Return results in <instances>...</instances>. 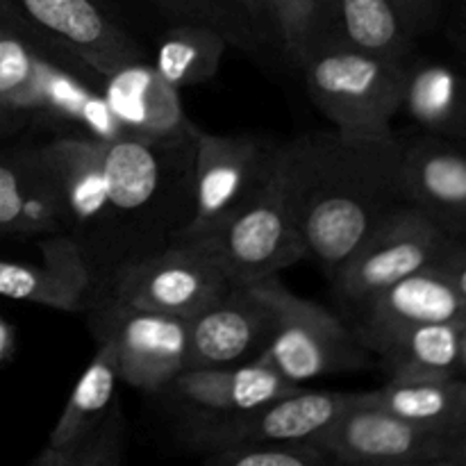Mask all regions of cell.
I'll return each mask as SVG.
<instances>
[{
	"mask_svg": "<svg viewBox=\"0 0 466 466\" xmlns=\"http://www.w3.org/2000/svg\"><path fill=\"white\" fill-rule=\"evenodd\" d=\"M291 217L308 258L328 278L399 198L400 139L317 132L278 146Z\"/></svg>",
	"mask_w": 466,
	"mask_h": 466,
	"instance_id": "cell-1",
	"label": "cell"
},
{
	"mask_svg": "<svg viewBox=\"0 0 466 466\" xmlns=\"http://www.w3.org/2000/svg\"><path fill=\"white\" fill-rule=\"evenodd\" d=\"M408 62V59H405ZM344 46H314L300 59L305 86L332 130L362 141L396 139L403 64Z\"/></svg>",
	"mask_w": 466,
	"mask_h": 466,
	"instance_id": "cell-2",
	"label": "cell"
},
{
	"mask_svg": "<svg viewBox=\"0 0 466 466\" xmlns=\"http://www.w3.org/2000/svg\"><path fill=\"white\" fill-rule=\"evenodd\" d=\"M253 285L271 309V332L259 362L271 364L296 385L369 367L371 353L335 314L296 296L278 276L262 278Z\"/></svg>",
	"mask_w": 466,
	"mask_h": 466,
	"instance_id": "cell-3",
	"label": "cell"
},
{
	"mask_svg": "<svg viewBox=\"0 0 466 466\" xmlns=\"http://www.w3.org/2000/svg\"><path fill=\"white\" fill-rule=\"evenodd\" d=\"M107 196L112 205L116 237L126 230H173L177 223V159L194 146V139L144 141L123 137L98 141Z\"/></svg>",
	"mask_w": 466,
	"mask_h": 466,
	"instance_id": "cell-4",
	"label": "cell"
},
{
	"mask_svg": "<svg viewBox=\"0 0 466 466\" xmlns=\"http://www.w3.org/2000/svg\"><path fill=\"white\" fill-rule=\"evenodd\" d=\"M200 244L212 250L232 285L278 276L308 258L287 200L280 157L267 185Z\"/></svg>",
	"mask_w": 466,
	"mask_h": 466,
	"instance_id": "cell-5",
	"label": "cell"
},
{
	"mask_svg": "<svg viewBox=\"0 0 466 466\" xmlns=\"http://www.w3.org/2000/svg\"><path fill=\"white\" fill-rule=\"evenodd\" d=\"M230 285L208 246L200 241H171L118 262L109 273L105 294L150 312L189 319Z\"/></svg>",
	"mask_w": 466,
	"mask_h": 466,
	"instance_id": "cell-6",
	"label": "cell"
},
{
	"mask_svg": "<svg viewBox=\"0 0 466 466\" xmlns=\"http://www.w3.org/2000/svg\"><path fill=\"white\" fill-rule=\"evenodd\" d=\"M451 237L412 205H391L332 273V287L346 305L360 308L400 278L435 264Z\"/></svg>",
	"mask_w": 466,
	"mask_h": 466,
	"instance_id": "cell-7",
	"label": "cell"
},
{
	"mask_svg": "<svg viewBox=\"0 0 466 466\" xmlns=\"http://www.w3.org/2000/svg\"><path fill=\"white\" fill-rule=\"evenodd\" d=\"M278 146L250 135H212L196 127L194 205L173 241H200L253 198L276 168Z\"/></svg>",
	"mask_w": 466,
	"mask_h": 466,
	"instance_id": "cell-8",
	"label": "cell"
},
{
	"mask_svg": "<svg viewBox=\"0 0 466 466\" xmlns=\"http://www.w3.org/2000/svg\"><path fill=\"white\" fill-rule=\"evenodd\" d=\"M86 309L96 339L112 349L118 380L157 394L185 371V317L135 308L109 294Z\"/></svg>",
	"mask_w": 466,
	"mask_h": 466,
	"instance_id": "cell-9",
	"label": "cell"
},
{
	"mask_svg": "<svg viewBox=\"0 0 466 466\" xmlns=\"http://www.w3.org/2000/svg\"><path fill=\"white\" fill-rule=\"evenodd\" d=\"M449 437L412 426L385 410L350 405L312 440L332 464L441 466Z\"/></svg>",
	"mask_w": 466,
	"mask_h": 466,
	"instance_id": "cell-10",
	"label": "cell"
},
{
	"mask_svg": "<svg viewBox=\"0 0 466 466\" xmlns=\"http://www.w3.org/2000/svg\"><path fill=\"white\" fill-rule=\"evenodd\" d=\"M41 44L59 50L91 76H109L141 57L139 46L96 0H12Z\"/></svg>",
	"mask_w": 466,
	"mask_h": 466,
	"instance_id": "cell-11",
	"label": "cell"
},
{
	"mask_svg": "<svg viewBox=\"0 0 466 466\" xmlns=\"http://www.w3.org/2000/svg\"><path fill=\"white\" fill-rule=\"evenodd\" d=\"M353 394L299 390L239 414H205L189 437L196 449L217 451L244 441H312L350 405Z\"/></svg>",
	"mask_w": 466,
	"mask_h": 466,
	"instance_id": "cell-12",
	"label": "cell"
},
{
	"mask_svg": "<svg viewBox=\"0 0 466 466\" xmlns=\"http://www.w3.org/2000/svg\"><path fill=\"white\" fill-rule=\"evenodd\" d=\"M66 214V235L80 244L89 259V248L105 239V248L116 237L112 205L107 196L100 144L85 137L57 135L36 146Z\"/></svg>",
	"mask_w": 466,
	"mask_h": 466,
	"instance_id": "cell-13",
	"label": "cell"
},
{
	"mask_svg": "<svg viewBox=\"0 0 466 466\" xmlns=\"http://www.w3.org/2000/svg\"><path fill=\"white\" fill-rule=\"evenodd\" d=\"M271 332V309L250 285H230L208 308L187 319L185 369L253 362Z\"/></svg>",
	"mask_w": 466,
	"mask_h": 466,
	"instance_id": "cell-14",
	"label": "cell"
},
{
	"mask_svg": "<svg viewBox=\"0 0 466 466\" xmlns=\"http://www.w3.org/2000/svg\"><path fill=\"white\" fill-rule=\"evenodd\" d=\"M399 198L449 235H466V144L426 135L400 141Z\"/></svg>",
	"mask_w": 466,
	"mask_h": 466,
	"instance_id": "cell-15",
	"label": "cell"
},
{
	"mask_svg": "<svg viewBox=\"0 0 466 466\" xmlns=\"http://www.w3.org/2000/svg\"><path fill=\"white\" fill-rule=\"evenodd\" d=\"M355 309L358 321L353 332L371 355L382 341L408 328L466 321L464 296L432 264L400 278Z\"/></svg>",
	"mask_w": 466,
	"mask_h": 466,
	"instance_id": "cell-16",
	"label": "cell"
},
{
	"mask_svg": "<svg viewBox=\"0 0 466 466\" xmlns=\"http://www.w3.org/2000/svg\"><path fill=\"white\" fill-rule=\"evenodd\" d=\"M100 91L126 137L144 141L194 139L196 126L187 118L180 89L168 85L153 64L137 59L100 77Z\"/></svg>",
	"mask_w": 466,
	"mask_h": 466,
	"instance_id": "cell-17",
	"label": "cell"
},
{
	"mask_svg": "<svg viewBox=\"0 0 466 466\" xmlns=\"http://www.w3.org/2000/svg\"><path fill=\"white\" fill-rule=\"evenodd\" d=\"M39 246V264L0 259V296L62 312L86 309L94 289V268L80 244L59 232L44 237Z\"/></svg>",
	"mask_w": 466,
	"mask_h": 466,
	"instance_id": "cell-18",
	"label": "cell"
},
{
	"mask_svg": "<svg viewBox=\"0 0 466 466\" xmlns=\"http://www.w3.org/2000/svg\"><path fill=\"white\" fill-rule=\"evenodd\" d=\"M66 214L39 148L0 146V241L66 235Z\"/></svg>",
	"mask_w": 466,
	"mask_h": 466,
	"instance_id": "cell-19",
	"label": "cell"
},
{
	"mask_svg": "<svg viewBox=\"0 0 466 466\" xmlns=\"http://www.w3.org/2000/svg\"><path fill=\"white\" fill-rule=\"evenodd\" d=\"M417 44V35L410 30L394 0H319L308 50L314 46H344L391 62H405Z\"/></svg>",
	"mask_w": 466,
	"mask_h": 466,
	"instance_id": "cell-20",
	"label": "cell"
},
{
	"mask_svg": "<svg viewBox=\"0 0 466 466\" xmlns=\"http://www.w3.org/2000/svg\"><path fill=\"white\" fill-rule=\"evenodd\" d=\"M173 399L203 414H239L294 394L300 385L287 380L259 360L228 367L185 369L171 385Z\"/></svg>",
	"mask_w": 466,
	"mask_h": 466,
	"instance_id": "cell-21",
	"label": "cell"
},
{
	"mask_svg": "<svg viewBox=\"0 0 466 466\" xmlns=\"http://www.w3.org/2000/svg\"><path fill=\"white\" fill-rule=\"evenodd\" d=\"M400 112L421 132L466 144V66L414 50L403 64Z\"/></svg>",
	"mask_w": 466,
	"mask_h": 466,
	"instance_id": "cell-22",
	"label": "cell"
},
{
	"mask_svg": "<svg viewBox=\"0 0 466 466\" xmlns=\"http://www.w3.org/2000/svg\"><path fill=\"white\" fill-rule=\"evenodd\" d=\"M39 121L62 127L68 137L94 141L123 139L126 130L109 109L103 91L85 80L80 68L62 66L57 57L44 59V91H41Z\"/></svg>",
	"mask_w": 466,
	"mask_h": 466,
	"instance_id": "cell-23",
	"label": "cell"
},
{
	"mask_svg": "<svg viewBox=\"0 0 466 466\" xmlns=\"http://www.w3.org/2000/svg\"><path fill=\"white\" fill-rule=\"evenodd\" d=\"M358 405L385 410L412 426L451 437L466 421V380L431 378V380H387L373 391L353 394Z\"/></svg>",
	"mask_w": 466,
	"mask_h": 466,
	"instance_id": "cell-24",
	"label": "cell"
},
{
	"mask_svg": "<svg viewBox=\"0 0 466 466\" xmlns=\"http://www.w3.org/2000/svg\"><path fill=\"white\" fill-rule=\"evenodd\" d=\"M464 323H423L408 328L376 349L387 380H431L462 376Z\"/></svg>",
	"mask_w": 466,
	"mask_h": 466,
	"instance_id": "cell-25",
	"label": "cell"
},
{
	"mask_svg": "<svg viewBox=\"0 0 466 466\" xmlns=\"http://www.w3.org/2000/svg\"><path fill=\"white\" fill-rule=\"evenodd\" d=\"M46 53L27 23L0 27V109L23 126L39 121Z\"/></svg>",
	"mask_w": 466,
	"mask_h": 466,
	"instance_id": "cell-26",
	"label": "cell"
},
{
	"mask_svg": "<svg viewBox=\"0 0 466 466\" xmlns=\"http://www.w3.org/2000/svg\"><path fill=\"white\" fill-rule=\"evenodd\" d=\"M116 382L118 373L112 349L98 341L94 360L73 387L46 449H66L98 428L116 403Z\"/></svg>",
	"mask_w": 466,
	"mask_h": 466,
	"instance_id": "cell-27",
	"label": "cell"
},
{
	"mask_svg": "<svg viewBox=\"0 0 466 466\" xmlns=\"http://www.w3.org/2000/svg\"><path fill=\"white\" fill-rule=\"evenodd\" d=\"M228 46L214 27L182 21L164 32L153 66L176 89L205 85L218 73Z\"/></svg>",
	"mask_w": 466,
	"mask_h": 466,
	"instance_id": "cell-28",
	"label": "cell"
},
{
	"mask_svg": "<svg viewBox=\"0 0 466 466\" xmlns=\"http://www.w3.org/2000/svg\"><path fill=\"white\" fill-rule=\"evenodd\" d=\"M126 423L118 403L109 410L98 428L66 449H46L32 460V466H121L126 451Z\"/></svg>",
	"mask_w": 466,
	"mask_h": 466,
	"instance_id": "cell-29",
	"label": "cell"
},
{
	"mask_svg": "<svg viewBox=\"0 0 466 466\" xmlns=\"http://www.w3.org/2000/svg\"><path fill=\"white\" fill-rule=\"evenodd\" d=\"M209 466H323L330 455L312 441H244L209 451Z\"/></svg>",
	"mask_w": 466,
	"mask_h": 466,
	"instance_id": "cell-30",
	"label": "cell"
},
{
	"mask_svg": "<svg viewBox=\"0 0 466 466\" xmlns=\"http://www.w3.org/2000/svg\"><path fill=\"white\" fill-rule=\"evenodd\" d=\"M164 9L177 14L187 23H203L214 27L228 39V44H237L239 48H255V21L237 0H157Z\"/></svg>",
	"mask_w": 466,
	"mask_h": 466,
	"instance_id": "cell-31",
	"label": "cell"
},
{
	"mask_svg": "<svg viewBox=\"0 0 466 466\" xmlns=\"http://www.w3.org/2000/svg\"><path fill=\"white\" fill-rule=\"evenodd\" d=\"M267 21L273 23L287 55L300 62L314 30L319 0H264Z\"/></svg>",
	"mask_w": 466,
	"mask_h": 466,
	"instance_id": "cell-32",
	"label": "cell"
},
{
	"mask_svg": "<svg viewBox=\"0 0 466 466\" xmlns=\"http://www.w3.org/2000/svg\"><path fill=\"white\" fill-rule=\"evenodd\" d=\"M410 30L421 39L444 23L453 0H394Z\"/></svg>",
	"mask_w": 466,
	"mask_h": 466,
	"instance_id": "cell-33",
	"label": "cell"
},
{
	"mask_svg": "<svg viewBox=\"0 0 466 466\" xmlns=\"http://www.w3.org/2000/svg\"><path fill=\"white\" fill-rule=\"evenodd\" d=\"M432 267L440 268V271L449 278L451 285H453L466 300V235L451 237L444 253L435 259Z\"/></svg>",
	"mask_w": 466,
	"mask_h": 466,
	"instance_id": "cell-34",
	"label": "cell"
},
{
	"mask_svg": "<svg viewBox=\"0 0 466 466\" xmlns=\"http://www.w3.org/2000/svg\"><path fill=\"white\" fill-rule=\"evenodd\" d=\"M444 21H449V36L458 59L466 66V0H453Z\"/></svg>",
	"mask_w": 466,
	"mask_h": 466,
	"instance_id": "cell-35",
	"label": "cell"
},
{
	"mask_svg": "<svg viewBox=\"0 0 466 466\" xmlns=\"http://www.w3.org/2000/svg\"><path fill=\"white\" fill-rule=\"evenodd\" d=\"M441 466H466V421L446 441Z\"/></svg>",
	"mask_w": 466,
	"mask_h": 466,
	"instance_id": "cell-36",
	"label": "cell"
},
{
	"mask_svg": "<svg viewBox=\"0 0 466 466\" xmlns=\"http://www.w3.org/2000/svg\"><path fill=\"white\" fill-rule=\"evenodd\" d=\"M14 350V330L3 317H0V364L9 360Z\"/></svg>",
	"mask_w": 466,
	"mask_h": 466,
	"instance_id": "cell-37",
	"label": "cell"
},
{
	"mask_svg": "<svg viewBox=\"0 0 466 466\" xmlns=\"http://www.w3.org/2000/svg\"><path fill=\"white\" fill-rule=\"evenodd\" d=\"M23 16L14 7L12 0H0V27L5 25H23Z\"/></svg>",
	"mask_w": 466,
	"mask_h": 466,
	"instance_id": "cell-38",
	"label": "cell"
},
{
	"mask_svg": "<svg viewBox=\"0 0 466 466\" xmlns=\"http://www.w3.org/2000/svg\"><path fill=\"white\" fill-rule=\"evenodd\" d=\"M23 127V123L18 118H14L12 114H7L5 109H0V146L5 144V139H9L12 135H16Z\"/></svg>",
	"mask_w": 466,
	"mask_h": 466,
	"instance_id": "cell-39",
	"label": "cell"
},
{
	"mask_svg": "<svg viewBox=\"0 0 466 466\" xmlns=\"http://www.w3.org/2000/svg\"><path fill=\"white\" fill-rule=\"evenodd\" d=\"M237 3H239L258 23L267 21V5H264V0H237Z\"/></svg>",
	"mask_w": 466,
	"mask_h": 466,
	"instance_id": "cell-40",
	"label": "cell"
},
{
	"mask_svg": "<svg viewBox=\"0 0 466 466\" xmlns=\"http://www.w3.org/2000/svg\"><path fill=\"white\" fill-rule=\"evenodd\" d=\"M462 369L466 371V321H464V326H462Z\"/></svg>",
	"mask_w": 466,
	"mask_h": 466,
	"instance_id": "cell-41",
	"label": "cell"
},
{
	"mask_svg": "<svg viewBox=\"0 0 466 466\" xmlns=\"http://www.w3.org/2000/svg\"><path fill=\"white\" fill-rule=\"evenodd\" d=\"M462 378H464V380H466V371H464V373H462Z\"/></svg>",
	"mask_w": 466,
	"mask_h": 466,
	"instance_id": "cell-42",
	"label": "cell"
}]
</instances>
